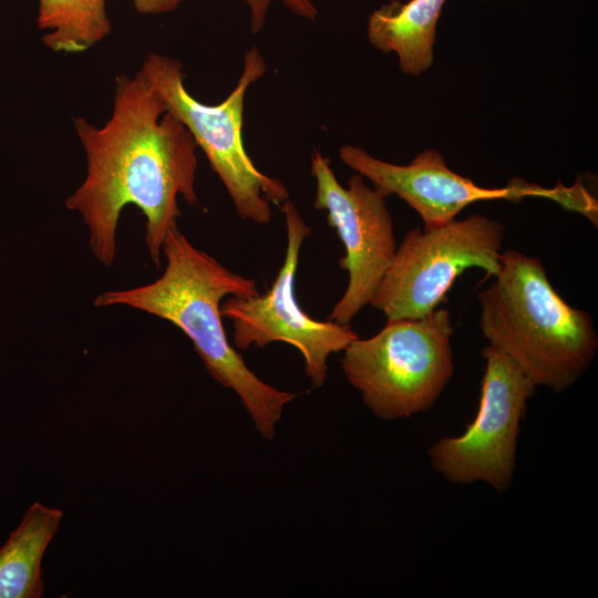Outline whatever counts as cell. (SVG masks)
Listing matches in <instances>:
<instances>
[{
	"label": "cell",
	"mask_w": 598,
	"mask_h": 598,
	"mask_svg": "<svg viewBox=\"0 0 598 598\" xmlns=\"http://www.w3.org/2000/svg\"><path fill=\"white\" fill-rule=\"evenodd\" d=\"M73 125L86 155V176L65 206L86 225L91 252L103 266L113 265L121 213L135 205L146 219L150 257L159 268L164 240L181 216L178 197L198 205L194 137L141 71L116 76L112 114L102 127L81 116Z\"/></svg>",
	"instance_id": "cell-1"
},
{
	"label": "cell",
	"mask_w": 598,
	"mask_h": 598,
	"mask_svg": "<svg viewBox=\"0 0 598 598\" xmlns=\"http://www.w3.org/2000/svg\"><path fill=\"white\" fill-rule=\"evenodd\" d=\"M164 274L144 286L102 292L95 307L127 306L169 321L192 341L212 378L240 399L258 432L275 436L283 408L298 396L260 380L229 343L220 302L225 297L258 295L254 279L238 275L196 248L175 228L163 244Z\"/></svg>",
	"instance_id": "cell-2"
},
{
	"label": "cell",
	"mask_w": 598,
	"mask_h": 598,
	"mask_svg": "<svg viewBox=\"0 0 598 598\" xmlns=\"http://www.w3.org/2000/svg\"><path fill=\"white\" fill-rule=\"evenodd\" d=\"M494 281L477 293L480 328L488 346L506 354L537 388H571L598 349L591 316L553 288L537 257L502 254Z\"/></svg>",
	"instance_id": "cell-3"
},
{
	"label": "cell",
	"mask_w": 598,
	"mask_h": 598,
	"mask_svg": "<svg viewBox=\"0 0 598 598\" xmlns=\"http://www.w3.org/2000/svg\"><path fill=\"white\" fill-rule=\"evenodd\" d=\"M266 70L259 49L247 50L235 89L215 105L196 100L186 90L183 65L176 59L153 52L147 54L140 70L162 96L167 112L186 126L204 151L238 215L260 225L270 221L271 204L280 206L289 199L283 183L260 172L243 143L245 96Z\"/></svg>",
	"instance_id": "cell-4"
},
{
	"label": "cell",
	"mask_w": 598,
	"mask_h": 598,
	"mask_svg": "<svg viewBox=\"0 0 598 598\" xmlns=\"http://www.w3.org/2000/svg\"><path fill=\"white\" fill-rule=\"evenodd\" d=\"M453 327L446 309L417 319H399L371 338L351 341L341 367L368 409L382 420L426 412L454 371Z\"/></svg>",
	"instance_id": "cell-5"
},
{
	"label": "cell",
	"mask_w": 598,
	"mask_h": 598,
	"mask_svg": "<svg viewBox=\"0 0 598 598\" xmlns=\"http://www.w3.org/2000/svg\"><path fill=\"white\" fill-rule=\"evenodd\" d=\"M504 225L474 214L429 229L412 228L370 305L386 321L417 319L432 312L467 268L495 276L501 267Z\"/></svg>",
	"instance_id": "cell-6"
},
{
	"label": "cell",
	"mask_w": 598,
	"mask_h": 598,
	"mask_svg": "<svg viewBox=\"0 0 598 598\" xmlns=\"http://www.w3.org/2000/svg\"><path fill=\"white\" fill-rule=\"evenodd\" d=\"M281 208L287 247L272 286L264 295L228 296L220 305V312L231 321L235 348H265L277 341L293 346L303 357L311 385L320 388L327 380L329 357L343 351L359 336L350 326L313 319L297 302L295 276L302 243L311 228L291 200L283 202Z\"/></svg>",
	"instance_id": "cell-7"
},
{
	"label": "cell",
	"mask_w": 598,
	"mask_h": 598,
	"mask_svg": "<svg viewBox=\"0 0 598 598\" xmlns=\"http://www.w3.org/2000/svg\"><path fill=\"white\" fill-rule=\"evenodd\" d=\"M485 371L474 420L460 436L432 444V467L453 484L484 482L497 492L509 488L520 422L536 386L503 352L483 349Z\"/></svg>",
	"instance_id": "cell-8"
},
{
	"label": "cell",
	"mask_w": 598,
	"mask_h": 598,
	"mask_svg": "<svg viewBox=\"0 0 598 598\" xmlns=\"http://www.w3.org/2000/svg\"><path fill=\"white\" fill-rule=\"evenodd\" d=\"M311 176L316 179L313 207L327 214V220L344 247L339 266L349 274L347 289L333 306L328 320L349 326L370 305L390 267L396 244L393 220L385 198L359 174L348 187L341 186L330 158L318 150L311 155Z\"/></svg>",
	"instance_id": "cell-9"
},
{
	"label": "cell",
	"mask_w": 598,
	"mask_h": 598,
	"mask_svg": "<svg viewBox=\"0 0 598 598\" xmlns=\"http://www.w3.org/2000/svg\"><path fill=\"white\" fill-rule=\"evenodd\" d=\"M340 159L371 182L384 197L396 195L422 218L424 229L447 224L468 205L481 200H519L545 197L546 189L524 181L502 188H486L452 171L434 148L417 154L411 163L398 165L377 158L365 150L344 145Z\"/></svg>",
	"instance_id": "cell-10"
},
{
	"label": "cell",
	"mask_w": 598,
	"mask_h": 598,
	"mask_svg": "<svg viewBox=\"0 0 598 598\" xmlns=\"http://www.w3.org/2000/svg\"><path fill=\"white\" fill-rule=\"evenodd\" d=\"M446 0H393L368 19L369 42L383 53H395L399 69L419 76L434 62L437 21Z\"/></svg>",
	"instance_id": "cell-11"
},
{
	"label": "cell",
	"mask_w": 598,
	"mask_h": 598,
	"mask_svg": "<svg viewBox=\"0 0 598 598\" xmlns=\"http://www.w3.org/2000/svg\"><path fill=\"white\" fill-rule=\"evenodd\" d=\"M63 517L59 508L34 502L0 548V598H40L42 559Z\"/></svg>",
	"instance_id": "cell-12"
},
{
	"label": "cell",
	"mask_w": 598,
	"mask_h": 598,
	"mask_svg": "<svg viewBox=\"0 0 598 598\" xmlns=\"http://www.w3.org/2000/svg\"><path fill=\"white\" fill-rule=\"evenodd\" d=\"M37 24L54 52L81 53L112 30L105 0H38Z\"/></svg>",
	"instance_id": "cell-13"
},
{
	"label": "cell",
	"mask_w": 598,
	"mask_h": 598,
	"mask_svg": "<svg viewBox=\"0 0 598 598\" xmlns=\"http://www.w3.org/2000/svg\"><path fill=\"white\" fill-rule=\"evenodd\" d=\"M250 10L251 32L258 33L265 25L269 7L272 2H281L296 16L316 20L318 10L311 0H245Z\"/></svg>",
	"instance_id": "cell-14"
},
{
	"label": "cell",
	"mask_w": 598,
	"mask_h": 598,
	"mask_svg": "<svg viewBox=\"0 0 598 598\" xmlns=\"http://www.w3.org/2000/svg\"><path fill=\"white\" fill-rule=\"evenodd\" d=\"M183 0H132L135 10L142 14H161L175 10Z\"/></svg>",
	"instance_id": "cell-15"
}]
</instances>
